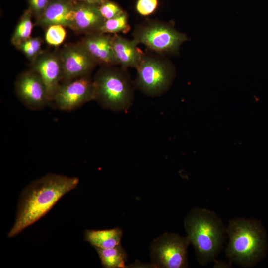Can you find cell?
I'll return each mask as SVG.
<instances>
[{"label":"cell","instance_id":"6da1fadb","mask_svg":"<svg viewBox=\"0 0 268 268\" xmlns=\"http://www.w3.org/2000/svg\"><path fill=\"white\" fill-rule=\"evenodd\" d=\"M78 183L77 177L50 173L29 184L21 195L15 223L8 237L15 236L39 220Z\"/></svg>","mask_w":268,"mask_h":268},{"label":"cell","instance_id":"7a4b0ae2","mask_svg":"<svg viewBox=\"0 0 268 268\" xmlns=\"http://www.w3.org/2000/svg\"><path fill=\"white\" fill-rule=\"evenodd\" d=\"M184 228L200 264L213 261L223 247L226 228L213 211L192 209L184 220Z\"/></svg>","mask_w":268,"mask_h":268},{"label":"cell","instance_id":"3957f363","mask_svg":"<svg viewBox=\"0 0 268 268\" xmlns=\"http://www.w3.org/2000/svg\"><path fill=\"white\" fill-rule=\"evenodd\" d=\"M226 231L229 242L225 253L231 262L250 267L266 254L267 235L260 221L243 218L231 219Z\"/></svg>","mask_w":268,"mask_h":268},{"label":"cell","instance_id":"277c9868","mask_svg":"<svg viewBox=\"0 0 268 268\" xmlns=\"http://www.w3.org/2000/svg\"><path fill=\"white\" fill-rule=\"evenodd\" d=\"M104 66L93 79L95 100L104 108L128 110L134 98L133 87L126 69Z\"/></svg>","mask_w":268,"mask_h":268},{"label":"cell","instance_id":"5b68a950","mask_svg":"<svg viewBox=\"0 0 268 268\" xmlns=\"http://www.w3.org/2000/svg\"><path fill=\"white\" fill-rule=\"evenodd\" d=\"M133 39L159 54L179 53L181 45L188 40L187 35L177 30L173 25L157 21H145L135 28Z\"/></svg>","mask_w":268,"mask_h":268},{"label":"cell","instance_id":"8992f818","mask_svg":"<svg viewBox=\"0 0 268 268\" xmlns=\"http://www.w3.org/2000/svg\"><path fill=\"white\" fill-rule=\"evenodd\" d=\"M136 86L142 92L156 96L165 92L175 76L173 65L168 60L156 55L143 53L136 68Z\"/></svg>","mask_w":268,"mask_h":268},{"label":"cell","instance_id":"52a82bcc","mask_svg":"<svg viewBox=\"0 0 268 268\" xmlns=\"http://www.w3.org/2000/svg\"><path fill=\"white\" fill-rule=\"evenodd\" d=\"M190 243L187 236L165 233L154 239L150 247L153 268H184L188 267L187 249Z\"/></svg>","mask_w":268,"mask_h":268},{"label":"cell","instance_id":"ba28073f","mask_svg":"<svg viewBox=\"0 0 268 268\" xmlns=\"http://www.w3.org/2000/svg\"><path fill=\"white\" fill-rule=\"evenodd\" d=\"M95 100V88L89 75L63 82L52 102L59 109L71 111Z\"/></svg>","mask_w":268,"mask_h":268},{"label":"cell","instance_id":"9c48e42d","mask_svg":"<svg viewBox=\"0 0 268 268\" xmlns=\"http://www.w3.org/2000/svg\"><path fill=\"white\" fill-rule=\"evenodd\" d=\"M59 54L63 69V82L89 75L98 64L81 42L66 45Z\"/></svg>","mask_w":268,"mask_h":268},{"label":"cell","instance_id":"30bf717a","mask_svg":"<svg viewBox=\"0 0 268 268\" xmlns=\"http://www.w3.org/2000/svg\"><path fill=\"white\" fill-rule=\"evenodd\" d=\"M15 91L21 103L31 110H42L51 102L43 81L32 69L18 76L15 82Z\"/></svg>","mask_w":268,"mask_h":268},{"label":"cell","instance_id":"8fae6325","mask_svg":"<svg viewBox=\"0 0 268 268\" xmlns=\"http://www.w3.org/2000/svg\"><path fill=\"white\" fill-rule=\"evenodd\" d=\"M31 69L39 74L43 81L49 99L52 102L63 78L59 53L42 52L31 62Z\"/></svg>","mask_w":268,"mask_h":268},{"label":"cell","instance_id":"7c38bea8","mask_svg":"<svg viewBox=\"0 0 268 268\" xmlns=\"http://www.w3.org/2000/svg\"><path fill=\"white\" fill-rule=\"evenodd\" d=\"M76 3L71 0H53L49 1L42 14L37 18V25L47 28L60 25L72 29Z\"/></svg>","mask_w":268,"mask_h":268},{"label":"cell","instance_id":"4fadbf2b","mask_svg":"<svg viewBox=\"0 0 268 268\" xmlns=\"http://www.w3.org/2000/svg\"><path fill=\"white\" fill-rule=\"evenodd\" d=\"M111 38L108 34L94 32L86 34L81 42L97 64L115 66L119 64L113 50Z\"/></svg>","mask_w":268,"mask_h":268},{"label":"cell","instance_id":"5bb4252c","mask_svg":"<svg viewBox=\"0 0 268 268\" xmlns=\"http://www.w3.org/2000/svg\"><path fill=\"white\" fill-rule=\"evenodd\" d=\"M104 21L97 5L80 2L75 4L71 29L85 34L99 32Z\"/></svg>","mask_w":268,"mask_h":268},{"label":"cell","instance_id":"9a60e30c","mask_svg":"<svg viewBox=\"0 0 268 268\" xmlns=\"http://www.w3.org/2000/svg\"><path fill=\"white\" fill-rule=\"evenodd\" d=\"M111 43L115 56L121 67L125 69L137 67L142 53L138 50L134 40H129L116 34L112 35Z\"/></svg>","mask_w":268,"mask_h":268},{"label":"cell","instance_id":"2e32d148","mask_svg":"<svg viewBox=\"0 0 268 268\" xmlns=\"http://www.w3.org/2000/svg\"><path fill=\"white\" fill-rule=\"evenodd\" d=\"M123 232L119 227L106 230H86L84 240L93 247L110 248L120 244Z\"/></svg>","mask_w":268,"mask_h":268},{"label":"cell","instance_id":"e0dca14e","mask_svg":"<svg viewBox=\"0 0 268 268\" xmlns=\"http://www.w3.org/2000/svg\"><path fill=\"white\" fill-rule=\"evenodd\" d=\"M93 247L98 253L103 268H126L125 263L127 261V254L121 244L110 248Z\"/></svg>","mask_w":268,"mask_h":268},{"label":"cell","instance_id":"ac0fdd59","mask_svg":"<svg viewBox=\"0 0 268 268\" xmlns=\"http://www.w3.org/2000/svg\"><path fill=\"white\" fill-rule=\"evenodd\" d=\"M32 13L26 10L18 21L11 38V42L16 48L24 41L31 37L33 28L31 20Z\"/></svg>","mask_w":268,"mask_h":268},{"label":"cell","instance_id":"d6986e66","mask_svg":"<svg viewBox=\"0 0 268 268\" xmlns=\"http://www.w3.org/2000/svg\"><path fill=\"white\" fill-rule=\"evenodd\" d=\"M130 29L127 14L126 12L113 18L105 20L99 32L116 34L127 33Z\"/></svg>","mask_w":268,"mask_h":268},{"label":"cell","instance_id":"ffe728a7","mask_svg":"<svg viewBox=\"0 0 268 268\" xmlns=\"http://www.w3.org/2000/svg\"><path fill=\"white\" fill-rule=\"evenodd\" d=\"M42 43L41 39L38 37H30L19 44L16 48L32 62L42 52Z\"/></svg>","mask_w":268,"mask_h":268},{"label":"cell","instance_id":"44dd1931","mask_svg":"<svg viewBox=\"0 0 268 268\" xmlns=\"http://www.w3.org/2000/svg\"><path fill=\"white\" fill-rule=\"evenodd\" d=\"M64 27L60 25H52L47 27L45 35L46 42L52 46L61 44L66 36Z\"/></svg>","mask_w":268,"mask_h":268},{"label":"cell","instance_id":"7402d4cb","mask_svg":"<svg viewBox=\"0 0 268 268\" xmlns=\"http://www.w3.org/2000/svg\"><path fill=\"white\" fill-rule=\"evenodd\" d=\"M98 6L105 20L113 18L125 12L116 3L107 0H105Z\"/></svg>","mask_w":268,"mask_h":268},{"label":"cell","instance_id":"603a6c76","mask_svg":"<svg viewBox=\"0 0 268 268\" xmlns=\"http://www.w3.org/2000/svg\"><path fill=\"white\" fill-rule=\"evenodd\" d=\"M157 5L158 0H138L136 8L138 13L147 16L153 13Z\"/></svg>","mask_w":268,"mask_h":268},{"label":"cell","instance_id":"cb8c5ba5","mask_svg":"<svg viewBox=\"0 0 268 268\" xmlns=\"http://www.w3.org/2000/svg\"><path fill=\"white\" fill-rule=\"evenodd\" d=\"M49 2V0H28L29 9L38 18L43 12Z\"/></svg>","mask_w":268,"mask_h":268},{"label":"cell","instance_id":"d4e9b609","mask_svg":"<svg viewBox=\"0 0 268 268\" xmlns=\"http://www.w3.org/2000/svg\"><path fill=\"white\" fill-rule=\"evenodd\" d=\"M81 2H83L89 4H95V5H100L105 0H78Z\"/></svg>","mask_w":268,"mask_h":268}]
</instances>
